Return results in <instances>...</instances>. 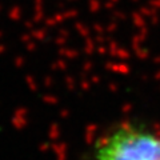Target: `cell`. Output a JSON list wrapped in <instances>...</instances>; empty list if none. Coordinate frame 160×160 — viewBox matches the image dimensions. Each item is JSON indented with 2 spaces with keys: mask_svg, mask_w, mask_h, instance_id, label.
Here are the masks:
<instances>
[{
  "mask_svg": "<svg viewBox=\"0 0 160 160\" xmlns=\"http://www.w3.org/2000/svg\"><path fill=\"white\" fill-rule=\"evenodd\" d=\"M91 160H160V131L136 122L119 123L99 138Z\"/></svg>",
  "mask_w": 160,
  "mask_h": 160,
  "instance_id": "1",
  "label": "cell"
}]
</instances>
